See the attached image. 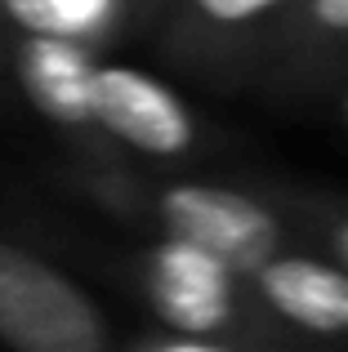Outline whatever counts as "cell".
Wrapping results in <instances>:
<instances>
[{
	"label": "cell",
	"mask_w": 348,
	"mask_h": 352,
	"mask_svg": "<svg viewBox=\"0 0 348 352\" xmlns=\"http://www.w3.org/2000/svg\"><path fill=\"white\" fill-rule=\"evenodd\" d=\"M161 5H166V0H134V14H139V18H148V14H161Z\"/></svg>",
	"instance_id": "11"
},
{
	"label": "cell",
	"mask_w": 348,
	"mask_h": 352,
	"mask_svg": "<svg viewBox=\"0 0 348 352\" xmlns=\"http://www.w3.org/2000/svg\"><path fill=\"white\" fill-rule=\"evenodd\" d=\"M313 223H317V236H322L326 254L335 263L348 267V206H322L313 210Z\"/></svg>",
	"instance_id": "10"
},
{
	"label": "cell",
	"mask_w": 348,
	"mask_h": 352,
	"mask_svg": "<svg viewBox=\"0 0 348 352\" xmlns=\"http://www.w3.org/2000/svg\"><path fill=\"white\" fill-rule=\"evenodd\" d=\"M89 116L94 134L148 161H179L197 147V116L152 72L130 63H94L89 76Z\"/></svg>",
	"instance_id": "4"
},
{
	"label": "cell",
	"mask_w": 348,
	"mask_h": 352,
	"mask_svg": "<svg viewBox=\"0 0 348 352\" xmlns=\"http://www.w3.org/2000/svg\"><path fill=\"white\" fill-rule=\"evenodd\" d=\"M295 0H166L170 32L188 54H232L241 41L277 32Z\"/></svg>",
	"instance_id": "7"
},
{
	"label": "cell",
	"mask_w": 348,
	"mask_h": 352,
	"mask_svg": "<svg viewBox=\"0 0 348 352\" xmlns=\"http://www.w3.org/2000/svg\"><path fill=\"white\" fill-rule=\"evenodd\" d=\"M134 0H0V32L9 36H72L85 45H103Z\"/></svg>",
	"instance_id": "8"
},
{
	"label": "cell",
	"mask_w": 348,
	"mask_h": 352,
	"mask_svg": "<svg viewBox=\"0 0 348 352\" xmlns=\"http://www.w3.org/2000/svg\"><path fill=\"white\" fill-rule=\"evenodd\" d=\"M98 63V45L72 36H9L5 67L18 94L36 107L50 125L72 134H94L89 116V76Z\"/></svg>",
	"instance_id": "6"
},
{
	"label": "cell",
	"mask_w": 348,
	"mask_h": 352,
	"mask_svg": "<svg viewBox=\"0 0 348 352\" xmlns=\"http://www.w3.org/2000/svg\"><path fill=\"white\" fill-rule=\"evenodd\" d=\"M290 54H331L348 45V0H295L277 23Z\"/></svg>",
	"instance_id": "9"
},
{
	"label": "cell",
	"mask_w": 348,
	"mask_h": 352,
	"mask_svg": "<svg viewBox=\"0 0 348 352\" xmlns=\"http://www.w3.org/2000/svg\"><path fill=\"white\" fill-rule=\"evenodd\" d=\"M139 290L157 330L206 339L224 352L263 348L277 339V321L254 299L246 272L183 236L161 232L139 254Z\"/></svg>",
	"instance_id": "1"
},
{
	"label": "cell",
	"mask_w": 348,
	"mask_h": 352,
	"mask_svg": "<svg viewBox=\"0 0 348 352\" xmlns=\"http://www.w3.org/2000/svg\"><path fill=\"white\" fill-rule=\"evenodd\" d=\"M143 210L166 236H183L192 245L215 250L237 272H250L272 250L286 245V223L268 201L237 188H219V183H157L143 192Z\"/></svg>",
	"instance_id": "3"
},
{
	"label": "cell",
	"mask_w": 348,
	"mask_h": 352,
	"mask_svg": "<svg viewBox=\"0 0 348 352\" xmlns=\"http://www.w3.org/2000/svg\"><path fill=\"white\" fill-rule=\"evenodd\" d=\"M246 281L277 326L308 339H348V267L331 254L281 245L254 263Z\"/></svg>",
	"instance_id": "5"
},
{
	"label": "cell",
	"mask_w": 348,
	"mask_h": 352,
	"mask_svg": "<svg viewBox=\"0 0 348 352\" xmlns=\"http://www.w3.org/2000/svg\"><path fill=\"white\" fill-rule=\"evenodd\" d=\"M0 344L18 352H107L116 330L72 272L0 236Z\"/></svg>",
	"instance_id": "2"
},
{
	"label": "cell",
	"mask_w": 348,
	"mask_h": 352,
	"mask_svg": "<svg viewBox=\"0 0 348 352\" xmlns=\"http://www.w3.org/2000/svg\"><path fill=\"white\" fill-rule=\"evenodd\" d=\"M344 107H348V98H344Z\"/></svg>",
	"instance_id": "12"
}]
</instances>
